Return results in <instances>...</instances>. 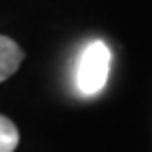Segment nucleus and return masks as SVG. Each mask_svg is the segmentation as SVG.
I'll return each mask as SVG.
<instances>
[{"instance_id":"nucleus-1","label":"nucleus","mask_w":152,"mask_h":152,"mask_svg":"<svg viewBox=\"0 0 152 152\" xmlns=\"http://www.w3.org/2000/svg\"><path fill=\"white\" fill-rule=\"evenodd\" d=\"M110 61L112 53L104 40L89 42L83 49L78 57V66H76V89L87 97L102 93V89L108 83Z\"/></svg>"},{"instance_id":"nucleus-2","label":"nucleus","mask_w":152,"mask_h":152,"mask_svg":"<svg viewBox=\"0 0 152 152\" xmlns=\"http://www.w3.org/2000/svg\"><path fill=\"white\" fill-rule=\"evenodd\" d=\"M23 61V51L7 36H0V83L11 78Z\"/></svg>"},{"instance_id":"nucleus-3","label":"nucleus","mask_w":152,"mask_h":152,"mask_svg":"<svg viewBox=\"0 0 152 152\" xmlns=\"http://www.w3.org/2000/svg\"><path fill=\"white\" fill-rule=\"evenodd\" d=\"M19 144V131L13 121L0 114V152H13Z\"/></svg>"}]
</instances>
